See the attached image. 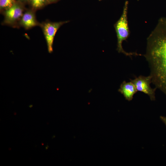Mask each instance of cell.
Segmentation results:
<instances>
[{"instance_id":"7a4b0ae2","label":"cell","mask_w":166,"mask_h":166,"mask_svg":"<svg viewBox=\"0 0 166 166\" xmlns=\"http://www.w3.org/2000/svg\"><path fill=\"white\" fill-rule=\"evenodd\" d=\"M128 2H125L122 14L119 19L115 23L114 26L116 33L117 38V50L119 53H122L127 56H140L141 54L136 52H127L123 49L122 44L129 35L127 18Z\"/></svg>"},{"instance_id":"30bf717a","label":"cell","mask_w":166,"mask_h":166,"mask_svg":"<svg viewBox=\"0 0 166 166\" xmlns=\"http://www.w3.org/2000/svg\"><path fill=\"white\" fill-rule=\"evenodd\" d=\"M160 118L166 126V117L161 116L160 117Z\"/></svg>"},{"instance_id":"9c48e42d","label":"cell","mask_w":166,"mask_h":166,"mask_svg":"<svg viewBox=\"0 0 166 166\" xmlns=\"http://www.w3.org/2000/svg\"><path fill=\"white\" fill-rule=\"evenodd\" d=\"M32 6L35 8H38L43 6L47 0H30Z\"/></svg>"},{"instance_id":"ba28073f","label":"cell","mask_w":166,"mask_h":166,"mask_svg":"<svg viewBox=\"0 0 166 166\" xmlns=\"http://www.w3.org/2000/svg\"><path fill=\"white\" fill-rule=\"evenodd\" d=\"M14 3V0H0L1 8H6L7 9L11 7Z\"/></svg>"},{"instance_id":"8992f818","label":"cell","mask_w":166,"mask_h":166,"mask_svg":"<svg viewBox=\"0 0 166 166\" xmlns=\"http://www.w3.org/2000/svg\"><path fill=\"white\" fill-rule=\"evenodd\" d=\"M118 91L128 101L132 100L134 95L137 91L134 85L131 81L126 82L125 81H123L121 84Z\"/></svg>"},{"instance_id":"4fadbf2b","label":"cell","mask_w":166,"mask_h":166,"mask_svg":"<svg viewBox=\"0 0 166 166\" xmlns=\"http://www.w3.org/2000/svg\"></svg>"},{"instance_id":"52a82bcc","label":"cell","mask_w":166,"mask_h":166,"mask_svg":"<svg viewBox=\"0 0 166 166\" xmlns=\"http://www.w3.org/2000/svg\"><path fill=\"white\" fill-rule=\"evenodd\" d=\"M21 24L26 29H29L37 25L34 14L31 11L26 12L23 15Z\"/></svg>"},{"instance_id":"8fae6325","label":"cell","mask_w":166,"mask_h":166,"mask_svg":"<svg viewBox=\"0 0 166 166\" xmlns=\"http://www.w3.org/2000/svg\"><path fill=\"white\" fill-rule=\"evenodd\" d=\"M47 0L49 2H54V1H55L57 0Z\"/></svg>"},{"instance_id":"277c9868","label":"cell","mask_w":166,"mask_h":166,"mask_svg":"<svg viewBox=\"0 0 166 166\" xmlns=\"http://www.w3.org/2000/svg\"><path fill=\"white\" fill-rule=\"evenodd\" d=\"M65 21L57 22H48L44 25L43 27L44 34L46 40L48 51L51 53L53 51V45L54 38L57 32L64 24L68 22Z\"/></svg>"},{"instance_id":"7c38bea8","label":"cell","mask_w":166,"mask_h":166,"mask_svg":"<svg viewBox=\"0 0 166 166\" xmlns=\"http://www.w3.org/2000/svg\"><path fill=\"white\" fill-rule=\"evenodd\" d=\"M99 0V1H100L102 0Z\"/></svg>"},{"instance_id":"5b68a950","label":"cell","mask_w":166,"mask_h":166,"mask_svg":"<svg viewBox=\"0 0 166 166\" xmlns=\"http://www.w3.org/2000/svg\"><path fill=\"white\" fill-rule=\"evenodd\" d=\"M22 11L21 7L15 3L6 11L5 22L8 23L14 22L22 16Z\"/></svg>"},{"instance_id":"3957f363","label":"cell","mask_w":166,"mask_h":166,"mask_svg":"<svg viewBox=\"0 0 166 166\" xmlns=\"http://www.w3.org/2000/svg\"><path fill=\"white\" fill-rule=\"evenodd\" d=\"M152 79L150 75L148 76L140 75L130 80L134 85L137 91L144 93L149 96L151 101H155V91L157 89L156 87L152 89L151 87Z\"/></svg>"},{"instance_id":"6da1fadb","label":"cell","mask_w":166,"mask_h":166,"mask_svg":"<svg viewBox=\"0 0 166 166\" xmlns=\"http://www.w3.org/2000/svg\"><path fill=\"white\" fill-rule=\"evenodd\" d=\"M144 56L150 68L152 83L166 95V18L159 19L147 38Z\"/></svg>"}]
</instances>
